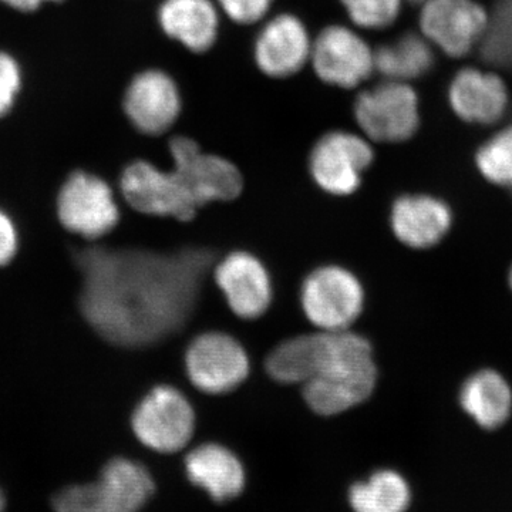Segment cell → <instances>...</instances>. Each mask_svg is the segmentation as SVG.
Segmentation results:
<instances>
[{"instance_id": "cell-10", "label": "cell", "mask_w": 512, "mask_h": 512, "mask_svg": "<svg viewBox=\"0 0 512 512\" xmlns=\"http://www.w3.org/2000/svg\"><path fill=\"white\" fill-rule=\"evenodd\" d=\"M57 214L67 231L87 239L104 237L120 220L110 185L84 171H76L63 184L57 198Z\"/></svg>"}, {"instance_id": "cell-28", "label": "cell", "mask_w": 512, "mask_h": 512, "mask_svg": "<svg viewBox=\"0 0 512 512\" xmlns=\"http://www.w3.org/2000/svg\"><path fill=\"white\" fill-rule=\"evenodd\" d=\"M217 3L232 22L254 25L268 15L274 0H217Z\"/></svg>"}, {"instance_id": "cell-22", "label": "cell", "mask_w": 512, "mask_h": 512, "mask_svg": "<svg viewBox=\"0 0 512 512\" xmlns=\"http://www.w3.org/2000/svg\"><path fill=\"white\" fill-rule=\"evenodd\" d=\"M326 332L299 335L276 346L266 359V372L279 383L305 384L325 352Z\"/></svg>"}, {"instance_id": "cell-13", "label": "cell", "mask_w": 512, "mask_h": 512, "mask_svg": "<svg viewBox=\"0 0 512 512\" xmlns=\"http://www.w3.org/2000/svg\"><path fill=\"white\" fill-rule=\"evenodd\" d=\"M487 25V12L474 0H426L420 15L423 36L453 57L467 55Z\"/></svg>"}, {"instance_id": "cell-14", "label": "cell", "mask_w": 512, "mask_h": 512, "mask_svg": "<svg viewBox=\"0 0 512 512\" xmlns=\"http://www.w3.org/2000/svg\"><path fill=\"white\" fill-rule=\"evenodd\" d=\"M312 42L309 30L298 16L282 13L268 20L256 37V66L272 79L291 77L311 60Z\"/></svg>"}, {"instance_id": "cell-1", "label": "cell", "mask_w": 512, "mask_h": 512, "mask_svg": "<svg viewBox=\"0 0 512 512\" xmlns=\"http://www.w3.org/2000/svg\"><path fill=\"white\" fill-rule=\"evenodd\" d=\"M76 262L87 322L113 345L141 348L173 335L191 318L214 254L204 248L157 254L96 247L83 249Z\"/></svg>"}, {"instance_id": "cell-18", "label": "cell", "mask_w": 512, "mask_h": 512, "mask_svg": "<svg viewBox=\"0 0 512 512\" xmlns=\"http://www.w3.org/2000/svg\"><path fill=\"white\" fill-rule=\"evenodd\" d=\"M185 474L217 503L234 500L244 491V464L229 448L217 443L201 444L185 458Z\"/></svg>"}, {"instance_id": "cell-32", "label": "cell", "mask_w": 512, "mask_h": 512, "mask_svg": "<svg viewBox=\"0 0 512 512\" xmlns=\"http://www.w3.org/2000/svg\"><path fill=\"white\" fill-rule=\"evenodd\" d=\"M508 282H510V286H511V289H512V266H511V269H510V275H508Z\"/></svg>"}, {"instance_id": "cell-11", "label": "cell", "mask_w": 512, "mask_h": 512, "mask_svg": "<svg viewBox=\"0 0 512 512\" xmlns=\"http://www.w3.org/2000/svg\"><path fill=\"white\" fill-rule=\"evenodd\" d=\"M309 63L323 83L356 89L375 72V50L355 30L330 25L313 39Z\"/></svg>"}, {"instance_id": "cell-5", "label": "cell", "mask_w": 512, "mask_h": 512, "mask_svg": "<svg viewBox=\"0 0 512 512\" xmlns=\"http://www.w3.org/2000/svg\"><path fill=\"white\" fill-rule=\"evenodd\" d=\"M301 305L306 318L323 332L348 330L362 315L365 291L348 269L320 266L303 281Z\"/></svg>"}, {"instance_id": "cell-27", "label": "cell", "mask_w": 512, "mask_h": 512, "mask_svg": "<svg viewBox=\"0 0 512 512\" xmlns=\"http://www.w3.org/2000/svg\"><path fill=\"white\" fill-rule=\"evenodd\" d=\"M22 87V72L15 57L0 52V117H5L15 106Z\"/></svg>"}, {"instance_id": "cell-21", "label": "cell", "mask_w": 512, "mask_h": 512, "mask_svg": "<svg viewBox=\"0 0 512 512\" xmlns=\"http://www.w3.org/2000/svg\"><path fill=\"white\" fill-rule=\"evenodd\" d=\"M460 406L484 430L500 429L512 413V390L493 369L468 376L460 390Z\"/></svg>"}, {"instance_id": "cell-19", "label": "cell", "mask_w": 512, "mask_h": 512, "mask_svg": "<svg viewBox=\"0 0 512 512\" xmlns=\"http://www.w3.org/2000/svg\"><path fill=\"white\" fill-rule=\"evenodd\" d=\"M448 97L451 107L461 119L478 124L500 120L508 104L503 79L473 67L461 70L454 77Z\"/></svg>"}, {"instance_id": "cell-29", "label": "cell", "mask_w": 512, "mask_h": 512, "mask_svg": "<svg viewBox=\"0 0 512 512\" xmlns=\"http://www.w3.org/2000/svg\"><path fill=\"white\" fill-rule=\"evenodd\" d=\"M18 251V232L12 220L0 211V266L8 265Z\"/></svg>"}, {"instance_id": "cell-30", "label": "cell", "mask_w": 512, "mask_h": 512, "mask_svg": "<svg viewBox=\"0 0 512 512\" xmlns=\"http://www.w3.org/2000/svg\"><path fill=\"white\" fill-rule=\"evenodd\" d=\"M45 2H63V0H0L3 5L9 8L19 10V12H35Z\"/></svg>"}, {"instance_id": "cell-25", "label": "cell", "mask_w": 512, "mask_h": 512, "mask_svg": "<svg viewBox=\"0 0 512 512\" xmlns=\"http://www.w3.org/2000/svg\"><path fill=\"white\" fill-rule=\"evenodd\" d=\"M476 161L478 170L490 183L512 187V126L481 146Z\"/></svg>"}, {"instance_id": "cell-12", "label": "cell", "mask_w": 512, "mask_h": 512, "mask_svg": "<svg viewBox=\"0 0 512 512\" xmlns=\"http://www.w3.org/2000/svg\"><path fill=\"white\" fill-rule=\"evenodd\" d=\"M127 119L146 136H161L174 126L183 109L180 89L170 74L150 69L138 73L124 94Z\"/></svg>"}, {"instance_id": "cell-33", "label": "cell", "mask_w": 512, "mask_h": 512, "mask_svg": "<svg viewBox=\"0 0 512 512\" xmlns=\"http://www.w3.org/2000/svg\"><path fill=\"white\" fill-rule=\"evenodd\" d=\"M413 2H419V0H413Z\"/></svg>"}, {"instance_id": "cell-24", "label": "cell", "mask_w": 512, "mask_h": 512, "mask_svg": "<svg viewBox=\"0 0 512 512\" xmlns=\"http://www.w3.org/2000/svg\"><path fill=\"white\" fill-rule=\"evenodd\" d=\"M433 60L429 40L407 33L375 50V72L386 80L407 83L429 72Z\"/></svg>"}, {"instance_id": "cell-20", "label": "cell", "mask_w": 512, "mask_h": 512, "mask_svg": "<svg viewBox=\"0 0 512 512\" xmlns=\"http://www.w3.org/2000/svg\"><path fill=\"white\" fill-rule=\"evenodd\" d=\"M158 22L165 35L192 53H205L220 33V12L211 0H164Z\"/></svg>"}, {"instance_id": "cell-2", "label": "cell", "mask_w": 512, "mask_h": 512, "mask_svg": "<svg viewBox=\"0 0 512 512\" xmlns=\"http://www.w3.org/2000/svg\"><path fill=\"white\" fill-rule=\"evenodd\" d=\"M377 367L369 340L350 330L328 332L318 370L302 384L303 399L320 416H336L375 392Z\"/></svg>"}, {"instance_id": "cell-23", "label": "cell", "mask_w": 512, "mask_h": 512, "mask_svg": "<svg viewBox=\"0 0 512 512\" xmlns=\"http://www.w3.org/2000/svg\"><path fill=\"white\" fill-rule=\"evenodd\" d=\"M348 501L353 512H406L412 504V490L402 474L384 468L353 484Z\"/></svg>"}, {"instance_id": "cell-8", "label": "cell", "mask_w": 512, "mask_h": 512, "mask_svg": "<svg viewBox=\"0 0 512 512\" xmlns=\"http://www.w3.org/2000/svg\"><path fill=\"white\" fill-rule=\"evenodd\" d=\"M375 160L365 136L336 130L316 141L309 156L313 181L328 194L345 197L362 184V175Z\"/></svg>"}, {"instance_id": "cell-26", "label": "cell", "mask_w": 512, "mask_h": 512, "mask_svg": "<svg viewBox=\"0 0 512 512\" xmlns=\"http://www.w3.org/2000/svg\"><path fill=\"white\" fill-rule=\"evenodd\" d=\"M403 0H340L350 22L362 29L389 28L399 18Z\"/></svg>"}, {"instance_id": "cell-7", "label": "cell", "mask_w": 512, "mask_h": 512, "mask_svg": "<svg viewBox=\"0 0 512 512\" xmlns=\"http://www.w3.org/2000/svg\"><path fill=\"white\" fill-rule=\"evenodd\" d=\"M141 444L157 453L183 450L195 431V412L180 390L157 386L138 403L131 419Z\"/></svg>"}, {"instance_id": "cell-17", "label": "cell", "mask_w": 512, "mask_h": 512, "mask_svg": "<svg viewBox=\"0 0 512 512\" xmlns=\"http://www.w3.org/2000/svg\"><path fill=\"white\" fill-rule=\"evenodd\" d=\"M453 224L446 202L431 195H403L394 201L390 225L406 247L429 249L443 241Z\"/></svg>"}, {"instance_id": "cell-4", "label": "cell", "mask_w": 512, "mask_h": 512, "mask_svg": "<svg viewBox=\"0 0 512 512\" xmlns=\"http://www.w3.org/2000/svg\"><path fill=\"white\" fill-rule=\"evenodd\" d=\"M121 194L141 214L194 220L202 204L190 175L180 165L161 170L148 161H134L121 174Z\"/></svg>"}, {"instance_id": "cell-16", "label": "cell", "mask_w": 512, "mask_h": 512, "mask_svg": "<svg viewBox=\"0 0 512 512\" xmlns=\"http://www.w3.org/2000/svg\"><path fill=\"white\" fill-rule=\"evenodd\" d=\"M170 153L173 163L190 175L202 207L208 202L232 201L241 195L244 178L237 165L227 158L202 153L194 140L184 136L170 141Z\"/></svg>"}, {"instance_id": "cell-3", "label": "cell", "mask_w": 512, "mask_h": 512, "mask_svg": "<svg viewBox=\"0 0 512 512\" xmlns=\"http://www.w3.org/2000/svg\"><path fill=\"white\" fill-rule=\"evenodd\" d=\"M156 485L147 468L128 458H114L93 484L72 485L53 501L56 512H138Z\"/></svg>"}, {"instance_id": "cell-15", "label": "cell", "mask_w": 512, "mask_h": 512, "mask_svg": "<svg viewBox=\"0 0 512 512\" xmlns=\"http://www.w3.org/2000/svg\"><path fill=\"white\" fill-rule=\"evenodd\" d=\"M214 274L225 301L238 318L254 320L268 311L274 289L269 272L256 256L232 252L217 265Z\"/></svg>"}, {"instance_id": "cell-9", "label": "cell", "mask_w": 512, "mask_h": 512, "mask_svg": "<svg viewBox=\"0 0 512 512\" xmlns=\"http://www.w3.org/2000/svg\"><path fill=\"white\" fill-rule=\"evenodd\" d=\"M185 372L202 393L232 392L249 375L247 350L227 333H202L185 352Z\"/></svg>"}, {"instance_id": "cell-31", "label": "cell", "mask_w": 512, "mask_h": 512, "mask_svg": "<svg viewBox=\"0 0 512 512\" xmlns=\"http://www.w3.org/2000/svg\"><path fill=\"white\" fill-rule=\"evenodd\" d=\"M3 507H5V497H3L2 491H0V512L3 511Z\"/></svg>"}, {"instance_id": "cell-6", "label": "cell", "mask_w": 512, "mask_h": 512, "mask_svg": "<svg viewBox=\"0 0 512 512\" xmlns=\"http://www.w3.org/2000/svg\"><path fill=\"white\" fill-rule=\"evenodd\" d=\"M353 113L367 140L402 143L419 128V97L406 82L384 80L357 94Z\"/></svg>"}]
</instances>
